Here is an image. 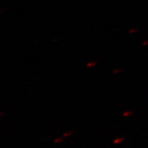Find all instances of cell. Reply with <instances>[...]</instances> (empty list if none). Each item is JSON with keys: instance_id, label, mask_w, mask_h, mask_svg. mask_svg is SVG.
<instances>
[{"instance_id": "1", "label": "cell", "mask_w": 148, "mask_h": 148, "mask_svg": "<svg viewBox=\"0 0 148 148\" xmlns=\"http://www.w3.org/2000/svg\"><path fill=\"white\" fill-rule=\"evenodd\" d=\"M132 113V111H127V112H125V113H123V116H128L129 114H131Z\"/></svg>"}, {"instance_id": "2", "label": "cell", "mask_w": 148, "mask_h": 148, "mask_svg": "<svg viewBox=\"0 0 148 148\" xmlns=\"http://www.w3.org/2000/svg\"><path fill=\"white\" fill-rule=\"evenodd\" d=\"M96 64V63H88V64H87V66H95Z\"/></svg>"}]
</instances>
